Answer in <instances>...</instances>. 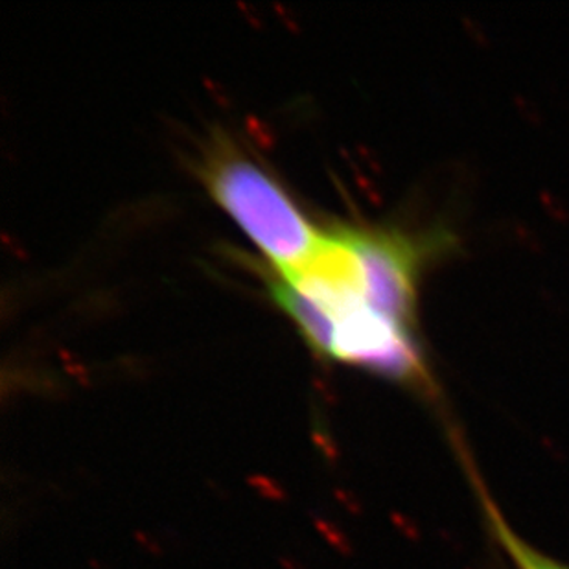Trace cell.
<instances>
[{
  "instance_id": "2",
  "label": "cell",
  "mask_w": 569,
  "mask_h": 569,
  "mask_svg": "<svg viewBox=\"0 0 569 569\" xmlns=\"http://www.w3.org/2000/svg\"><path fill=\"white\" fill-rule=\"evenodd\" d=\"M465 462H467V472L472 478L473 490L478 495L479 506L483 510L485 520L489 523L490 532L496 538V542L506 551L507 559L515 569H569V565L560 562L549 557V555L532 548L531 543L526 542L518 532L512 529L500 507L496 506L495 500L490 498L489 490L478 476V470L472 467L468 459L467 451H462Z\"/></svg>"
},
{
  "instance_id": "1",
  "label": "cell",
  "mask_w": 569,
  "mask_h": 569,
  "mask_svg": "<svg viewBox=\"0 0 569 569\" xmlns=\"http://www.w3.org/2000/svg\"><path fill=\"white\" fill-rule=\"evenodd\" d=\"M210 196L271 260L277 271L307 262L322 234L277 179L223 137L204 151L199 168Z\"/></svg>"
}]
</instances>
